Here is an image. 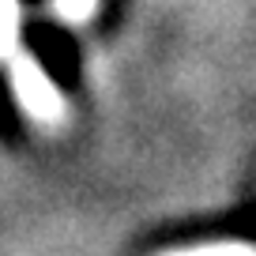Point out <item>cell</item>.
<instances>
[{
  "label": "cell",
  "instance_id": "obj_1",
  "mask_svg": "<svg viewBox=\"0 0 256 256\" xmlns=\"http://www.w3.org/2000/svg\"><path fill=\"white\" fill-rule=\"evenodd\" d=\"M12 87H16L19 106L34 120L56 124L64 117V98L56 94V87L49 83V76L42 72V64L34 56H16V64H12Z\"/></svg>",
  "mask_w": 256,
  "mask_h": 256
},
{
  "label": "cell",
  "instance_id": "obj_2",
  "mask_svg": "<svg viewBox=\"0 0 256 256\" xmlns=\"http://www.w3.org/2000/svg\"><path fill=\"white\" fill-rule=\"evenodd\" d=\"M16 34H19V4L0 0V56H8L16 49Z\"/></svg>",
  "mask_w": 256,
  "mask_h": 256
},
{
  "label": "cell",
  "instance_id": "obj_3",
  "mask_svg": "<svg viewBox=\"0 0 256 256\" xmlns=\"http://www.w3.org/2000/svg\"><path fill=\"white\" fill-rule=\"evenodd\" d=\"M53 8L60 19H68V23H80V19H87L90 12L98 8V0H53Z\"/></svg>",
  "mask_w": 256,
  "mask_h": 256
}]
</instances>
